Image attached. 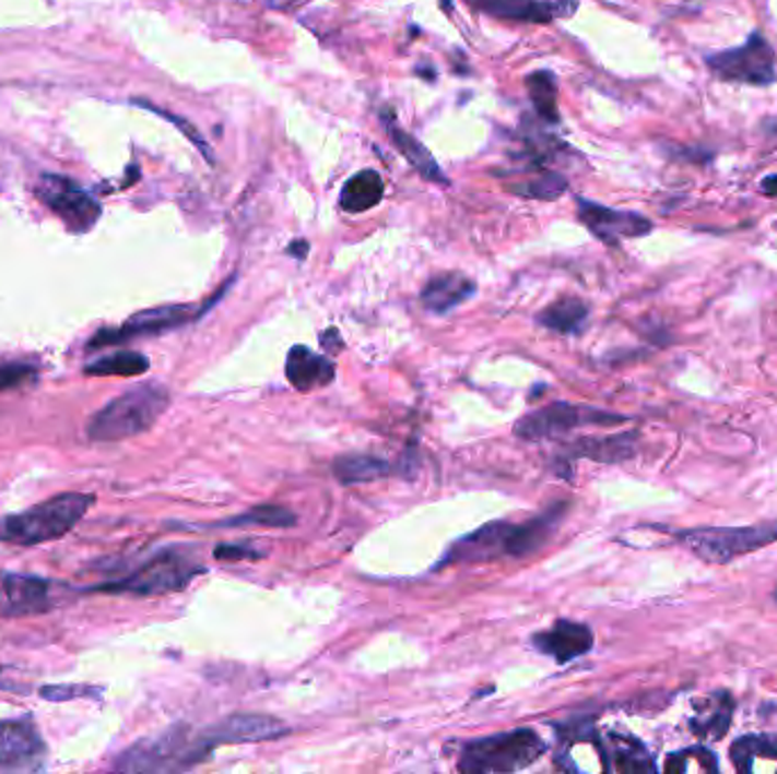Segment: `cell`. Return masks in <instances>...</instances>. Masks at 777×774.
Returning <instances> with one entry per match:
<instances>
[{
  "label": "cell",
  "mask_w": 777,
  "mask_h": 774,
  "mask_svg": "<svg viewBox=\"0 0 777 774\" xmlns=\"http://www.w3.org/2000/svg\"><path fill=\"white\" fill-rule=\"evenodd\" d=\"M170 405V391L157 382H143L98 409L86 422V439L94 443H117L139 437L162 418Z\"/></svg>",
  "instance_id": "1"
},
{
  "label": "cell",
  "mask_w": 777,
  "mask_h": 774,
  "mask_svg": "<svg viewBox=\"0 0 777 774\" xmlns=\"http://www.w3.org/2000/svg\"><path fill=\"white\" fill-rule=\"evenodd\" d=\"M96 502L94 493H57L21 513L0 519V543L39 546L67 536Z\"/></svg>",
  "instance_id": "2"
},
{
  "label": "cell",
  "mask_w": 777,
  "mask_h": 774,
  "mask_svg": "<svg viewBox=\"0 0 777 774\" xmlns=\"http://www.w3.org/2000/svg\"><path fill=\"white\" fill-rule=\"evenodd\" d=\"M203 572L205 565L196 559L193 550L173 546L153 555L149 561H143L137 570L130 572V575L92 588H84V593L96 591L105 595H139V597L166 595L187 588L198 575H203Z\"/></svg>",
  "instance_id": "3"
},
{
  "label": "cell",
  "mask_w": 777,
  "mask_h": 774,
  "mask_svg": "<svg viewBox=\"0 0 777 774\" xmlns=\"http://www.w3.org/2000/svg\"><path fill=\"white\" fill-rule=\"evenodd\" d=\"M212 752L200 734H191L189 727L178 725L137 740L119 754L111 767L121 772H183L203 763Z\"/></svg>",
  "instance_id": "4"
},
{
  "label": "cell",
  "mask_w": 777,
  "mask_h": 774,
  "mask_svg": "<svg viewBox=\"0 0 777 774\" xmlns=\"http://www.w3.org/2000/svg\"><path fill=\"white\" fill-rule=\"evenodd\" d=\"M545 752V742L532 729H511L467 742L459 754V770L469 774L518 772L530 767Z\"/></svg>",
  "instance_id": "5"
},
{
  "label": "cell",
  "mask_w": 777,
  "mask_h": 774,
  "mask_svg": "<svg viewBox=\"0 0 777 774\" xmlns=\"http://www.w3.org/2000/svg\"><path fill=\"white\" fill-rule=\"evenodd\" d=\"M680 540L698 559L721 565L775 543L777 521L747 527H696L680 532Z\"/></svg>",
  "instance_id": "6"
},
{
  "label": "cell",
  "mask_w": 777,
  "mask_h": 774,
  "mask_svg": "<svg viewBox=\"0 0 777 774\" xmlns=\"http://www.w3.org/2000/svg\"><path fill=\"white\" fill-rule=\"evenodd\" d=\"M705 64L718 80L747 84V87H770L777 82L775 50L760 31L751 33L737 48L707 55Z\"/></svg>",
  "instance_id": "7"
},
{
  "label": "cell",
  "mask_w": 777,
  "mask_h": 774,
  "mask_svg": "<svg viewBox=\"0 0 777 774\" xmlns=\"http://www.w3.org/2000/svg\"><path fill=\"white\" fill-rule=\"evenodd\" d=\"M69 586L23 572H0V618H27L52 611Z\"/></svg>",
  "instance_id": "8"
},
{
  "label": "cell",
  "mask_w": 777,
  "mask_h": 774,
  "mask_svg": "<svg viewBox=\"0 0 777 774\" xmlns=\"http://www.w3.org/2000/svg\"><path fill=\"white\" fill-rule=\"evenodd\" d=\"M623 420H625L623 416H610L598 409L575 407L568 403H553L549 407H541L526 414L514 425V434L523 441H543V439L562 437L570 432L573 427H580V425H614Z\"/></svg>",
  "instance_id": "9"
},
{
  "label": "cell",
  "mask_w": 777,
  "mask_h": 774,
  "mask_svg": "<svg viewBox=\"0 0 777 774\" xmlns=\"http://www.w3.org/2000/svg\"><path fill=\"white\" fill-rule=\"evenodd\" d=\"M42 203L64 221L75 235L92 229L101 216V205L78 182L62 176H44L35 189Z\"/></svg>",
  "instance_id": "10"
},
{
  "label": "cell",
  "mask_w": 777,
  "mask_h": 774,
  "mask_svg": "<svg viewBox=\"0 0 777 774\" xmlns=\"http://www.w3.org/2000/svg\"><path fill=\"white\" fill-rule=\"evenodd\" d=\"M196 313H200V311H196L189 305H164V307H153V309H146V311H139L119 328H103V330H98L92 336V341L86 343V350H98V348H105V346H119V343L132 341L137 336L164 334L168 330H176V328L189 323L196 317Z\"/></svg>",
  "instance_id": "11"
},
{
  "label": "cell",
  "mask_w": 777,
  "mask_h": 774,
  "mask_svg": "<svg viewBox=\"0 0 777 774\" xmlns=\"http://www.w3.org/2000/svg\"><path fill=\"white\" fill-rule=\"evenodd\" d=\"M578 218L591 229L593 237L612 246L621 239H639L652 233V221L644 214L604 207L587 198H578Z\"/></svg>",
  "instance_id": "12"
},
{
  "label": "cell",
  "mask_w": 777,
  "mask_h": 774,
  "mask_svg": "<svg viewBox=\"0 0 777 774\" xmlns=\"http://www.w3.org/2000/svg\"><path fill=\"white\" fill-rule=\"evenodd\" d=\"M46 757V742L33 715L0 721V770H35Z\"/></svg>",
  "instance_id": "13"
},
{
  "label": "cell",
  "mask_w": 777,
  "mask_h": 774,
  "mask_svg": "<svg viewBox=\"0 0 777 774\" xmlns=\"http://www.w3.org/2000/svg\"><path fill=\"white\" fill-rule=\"evenodd\" d=\"M290 731L282 721L273 718V715H262V713H237L229 715V718L198 731L203 742L210 750L219 748V745H233V742H257V740H273Z\"/></svg>",
  "instance_id": "14"
},
{
  "label": "cell",
  "mask_w": 777,
  "mask_h": 774,
  "mask_svg": "<svg viewBox=\"0 0 777 774\" xmlns=\"http://www.w3.org/2000/svg\"><path fill=\"white\" fill-rule=\"evenodd\" d=\"M511 523H503V521H494L486 523L480 529L462 536L459 540H455L452 546L448 548V552L442 557L439 565H448V563H467V561H486V559H496L501 555H507V536H509Z\"/></svg>",
  "instance_id": "15"
},
{
  "label": "cell",
  "mask_w": 777,
  "mask_h": 774,
  "mask_svg": "<svg viewBox=\"0 0 777 774\" xmlns=\"http://www.w3.org/2000/svg\"><path fill=\"white\" fill-rule=\"evenodd\" d=\"M539 652L553 656L557 664H568L573 658H578L593 647V632L587 624L570 622V620H557L551 629L537 634L532 639Z\"/></svg>",
  "instance_id": "16"
},
{
  "label": "cell",
  "mask_w": 777,
  "mask_h": 774,
  "mask_svg": "<svg viewBox=\"0 0 777 774\" xmlns=\"http://www.w3.org/2000/svg\"><path fill=\"white\" fill-rule=\"evenodd\" d=\"M566 509H568L566 502H557L549 511L537 515V519H530L528 523L521 525H511L507 536V555L521 559L541 550L543 543L549 540L560 527L562 519L566 515Z\"/></svg>",
  "instance_id": "17"
},
{
  "label": "cell",
  "mask_w": 777,
  "mask_h": 774,
  "mask_svg": "<svg viewBox=\"0 0 777 774\" xmlns=\"http://www.w3.org/2000/svg\"><path fill=\"white\" fill-rule=\"evenodd\" d=\"M734 713V700L728 691H716L694 702V711L688 715V729L703 740H721Z\"/></svg>",
  "instance_id": "18"
},
{
  "label": "cell",
  "mask_w": 777,
  "mask_h": 774,
  "mask_svg": "<svg viewBox=\"0 0 777 774\" xmlns=\"http://www.w3.org/2000/svg\"><path fill=\"white\" fill-rule=\"evenodd\" d=\"M284 372L294 389L309 393L314 389H323L332 384L337 368L328 357L316 355L307 346H294L290 355H286Z\"/></svg>",
  "instance_id": "19"
},
{
  "label": "cell",
  "mask_w": 777,
  "mask_h": 774,
  "mask_svg": "<svg viewBox=\"0 0 777 774\" xmlns=\"http://www.w3.org/2000/svg\"><path fill=\"white\" fill-rule=\"evenodd\" d=\"M475 282L464 273H442L432 277L421 291V305L432 313H448L475 296Z\"/></svg>",
  "instance_id": "20"
},
{
  "label": "cell",
  "mask_w": 777,
  "mask_h": 774,
  "mask_svg": "<svg viewBox=\"0 0 777 774\" xmlns=\"http://www.w3.org/2000/svg\"><path fill=\"white\" fill-rule=\"evenodd\" d=\"M732 763L745 774H777V742L768 736H741L730 748Z\"/></svg>",
  "instance_id": "21"
},
{
  "label": "cell",
  "mask_w": 777,
  "mask_h": 774,
  "mask_svg": "<svg viewBox=\"0 0 777 774\" xmlns=\"http://www.w3.org/2000/svg\"><path fill=\"white\" fill-rule=\"evenodd\" d=\"M385 195V180L378 170L366 168L355 174L349 182L343 184L339 193V205L349 214H362L370 207H376Z\"/></svg>",
  "instance_id": "22"
},
{
  "label": "cell",
  "mask_w": 777,
  "mask_h": 774,
  "mask_svg": "<svg viewBox=\"0 0 777 774\" xmlns=\"http://www.w3.org/2000/svg\"><path fill=\"white\" fill-rule=\"evenodd\" d=\"M398 471L387 459L370 454H341L332 462V473L341 484H364L389 477Z\"/></svg>",
  "instance_id": "23"
},
{
  "label": "cell",
  "mask_w": 777,
  "mask_h": 774,
  "mask_svg": "<svg viewBox=\"0 0 777 774\" xmlns=\"http://www.w3.org/2000/svg\"><path fill=\"white\" fill-rule=\"evenodd\" d=\"M467 3L488 16L507 19V21H530V23H549L553 14L549 5L539 0H467Z\"/></svg>",
  "instance_id": "24"
},
{
  "label": "cell",
  "mask_w": 777,
  "mask_h": 774,
  "mask_svg": "<svg viewBox=\"0 0 777 774\" xmlns=\"http://www.w3.org/2000/svg\"><path fill=\"white\" fill-rule=\"evenodd\" d=\"M589 319V307L580 298H560L539 311L537 323L557 334H578Z\"/></svg>",
  "instance_id": "25"
},
{
  "label": "cell",
  "mask_w": 777,
  "mask_h": 774,
  "mask_svg": "<svg viewBox=\"0 0 777 774\" xmlns=\"http://www.w3.org/2000/svg\"><path fill=\"white\" fill-rule=\"evenodd\" d=\"M387 128H389V134H391L393 143H396V148L402 153V157H405L419 170V174L425 180L448 187V178L444 176V170L439 168L437 159L432 157V153L423 146V143L416 136H412L405 130H400L396 123H391Z\"/></svg>",
  "instance_id": "26"
},
{
  "label": "cell",
  "mask_w": 777,
  "mask_h": 774,
  "mask_svg": "<svg viewBox=\"0 0 777 774\" xmlns=\"http://www.w3.org/2000/svg\"><path fill=\"white\" fill-rule=\"evenodd\" d=\"M151 361L137 350H117L103 355L84 366V372L92 378H134L149 372Z\"/></svg>",
  "instance_id": "27"
},
{
  "label": "cell",
  "mask_w": 777,
  "mask_h": 774,
  "mask_svg": "<svg viewBox=\"0 0 777 774\" xmlns=\"http://www.w3.org/2000/svg\"><path fill=\"white\" fill-rule=\"evenodd\" d=\"M573 456H589L593 462L619 464L635 454V434H616L608 439H580L570 445Z\"/></svg>",
  "instance_id": "28"
},
{
  "label": "cell",
  "mask_w": 777,
  "mask_h": 774,
  "mask_svg": "<svg viewBox=\"0 0 777 774\" xmlns=\"http://www.w3.org/2000/svg\"><path fill=\"white\" fill-rule=\"evenodd\" d=\"M610 767L616 772H652L655 761L644 745L627 736L610 738Z\"/></svg>",
  "instance_id": "29"
},
{
  "label": "cell",
  "mask_w": 777,
  "mask_h": 774,
  "mask_svg": "<svg viewBox=\"0 0 777 774\" xmlns=\"http://www.w3.org/2000/svg\"><path fill=\"white\" fill-rule=\"evenodd\" d=\"M296 523V513L290 509L278 504H257L214 527H294Z\"/></svg>",
  "instance_id": "30"
},
{
  "label": "cell",
  "mask_w": 777,
  "mask_h": 774,
  "mask_svg": "<svg viewBox=\"0 0 777 774\" xmlns=\"http://www.w3.org/2000/svg\"><path fill=\"white\" fill-rule=\"evenodd\" d=\"M526 90L539 117L549 123L560 121L557 111V80L551 71H534L526 78Z\"/></svg>",
  "instance_id": "31"
},
{
  "label": "cell",
  "mask_w": 777,
  "mask_h": 774,
  "mask_svg": "<svg viewBox=\"0 0 777 774\" xmlns=\"http://www.w3.org/2000/svg\"><path fill=\"white\" fill-rule=\"evenodd\" d=\"M568 189V180L557 174V170H541L539 176H534L528 182H518L516 187H511L514 193L523 195V198H534V200H557L560 195H564Z\"/></svg>",
  "instance_id": "32"
},
{
  "label": "cell",
  "mask_w": 777,
  "mask_h": 774,
  "mask_svg": "<svg viewBox=\"0 0 777 774\" xmlns=\"http://www.w3.org/2000/svg\"><path fill=\"white\" fill-rule=\"evenodd\" d=\"M664 770L671 774H694V772L709 774V772L718 770V761L705 748H688V750L669 754Z\"/></svg>",
  "instance_id": "33"
},
{
  "label": "cell",
  "mask_w": 777,
  "mask_h": 774,
  "mask_svg": "<svg viewBox=\"0 0 777 774\" xmlns=\"http://www.w3.org/2000/svg\"><path fill=\"white\" fill-rule=\"evenodd\" d=\"M137 105H141V107H146V109H151V111H155V114H160V117L162 119H166L168 123H173V126H176V128H180V132L193 143V146L200 151V153H203V157L210 162V164H214V153H212V148H210V143H208V139H203V134H200L198 130H196V126L193 123H189V121H185L183 117H176V114H170V111H166V109H160V107H155V105H151V103H146V100H134Z\"/></svg>",
  "instance_id": "34"
},
{
  "label": "cell",
  "mask_w": 777,
  "mask_h": 774,
  "mask_svg": "<svg viewBox=\"0 0 777 774\" xmlns=\"http://www.w3.org/2000/svg\"><path fill=\"white\" fill-rule=\"evenodd\" d=\"M39 695L48 702H69L75 698H103V688L96 686H84V683H73V686H44Z\"/></svg>",
  "instance_id": "35"
},
{
  "label": "cell",
  "mask_w": 777,
  "mask_h": 774,
  "mask_svg": "<svg viewBox=\"0 0 777 774\" xmlns=\"http://www.w3.org/2000/svg\"><path fill=\"white\" fill-rule=\"evenodd\" d=\"M37 378V368L33 364H0V391H12Z\"/></svg>",
  "instance_id": "36"
},
{
  "label": "cell",
  "mask_w": 777,
  "mask_h": 774,
  "mask_svg": "<svg viewBox=\"0 0 777 774\" xmlns=\"http://www.w3.org/2000/svg\"><path fill=\"white\" fill-rule=\"evenodd\" d=\"M216 559L225 561H239V559H259V552L250 550L244 543H223V546L214 548Z\"/></svg>",
  "instance_id": "37"
},
{
  "label": "cell",
  "mask_w": 777,
  "mask_h": 774,
  "mask_svg": "<svg viewBox=\"0 0 777 774\" xmlns=\"http://www.w3.org/2000/svg\"><path fill=\"white\" fill-rule=\"evenodd\" d=\"M321 346L332 355V353H339L343 348V341L339 336V332L334 328H330L328 332L321 334Z\"/></svg>",
  "instance_id": "38"
},
{
  "label": "cell",
  "mask_w": 777,
  "mask_h": 774,
  "mask_svg": "<svg viewBox=\"0 0 777 774\" xmlns=\"http://www.w3.org/2000/svg\"><path fill=\"white\" fill-rule=\"evenodd\" d=\"M286 254H292L296 257V260H307V254H309V243L305 239H296L290 243V248H286Z\"/></svg>",
  "instance_id": "39"
},
{
  "label": "cell",
  "mask_w": 777,
  "mask_h": 774,
  "mask_svg": "<svg viewBox=\"0 0 777 774\" xmlns=\"http://www.w3.org/2000/svg\"><path fill=\"white\" fill-rule=\"evenodd\" d=\"M760 191L768 198H777V176H766L762 182H760Z\"/></svg>",
  "instance_id": "40"
},
{
  "label": "cell",
  "mask_w": 777,
  "mask_h": 774,
  "mask_svg": "<svg viewBox=\"0 0 777 774\" xmlns=\"http://www.w3.org/2000/svg\"><path fill=\"white\" fill-rule=\"evenodd\" d=\"M442 5L446 8V12H450V10H452V3H450V0H442Z\"/></svg>",
  "instance_id": "41"
}]
</instances>
